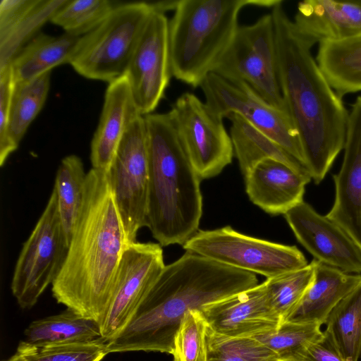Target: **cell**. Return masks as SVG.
Here are the masks:
<instances>
[{"label":"cell","instance_id":"obj_1","mask_svg":"<svg viewBox=\"0 0 361 361\" xmlns=\"http://www.w3.org/2000/svg\"><path fill=\"white\" fill-rule=\"evenodd\" d=\"M128 245L107 172L92 168L66 261L51 285L54 298L101 324L111 306Z\"/></svg>","mask_w":361,"mask_h":361},{"label":"cell","instance_id":"obj_2","mask_svg":"<svg viewBox=\"0 0 361 361\" xmlns=\"http://www.w3.org/2000/svg\"><path fill=\"white\" fill-rule=\"evenodd\" d=\"M256 274L185 251L165 265L123 329L106 343L110 353L172 354L185 314L258 285Z\"/></svg>","mask_w":361,"mask_h":361},{"label":"cell","instance_id":"obj_3","mask_svg":"<svg viewBox=\"0 0 361 361\" xmlns=\"http://www.w3.org/2000/svg\"><path fill=\"white\" fill-rule=\"evenodd\" d=\"M282 3L271 12L281 89L305 164L319 184L343 149L349 111L312 57L315 43L298 32Z\"/></svg>","mask_w":361,"mask_h":361},{"label":"cell","instance_id":"obj_4","mask_svg":"<svg viewBox=\"0 0 361 361\" xmlns=\"http://www.w3.org/2000/svg\"><path fill=\"white\" fill-rule=\"evenodd\" d=\"M148 148L147 227L162 246L183 245L199 231L201 178L169 112L144 116Z\"/></svg>","mask_w":361,"mask_h":361},{"label":"cell","instance_id":"obj_5","mask_svg":"<svg viewBox=\"0 0 361 361\" xmlns=\"http://www.w3.org/2000/svg\"><path fill=\"white\" fill-rule=\"evenodd\" d=\"M269 7V0H179L169 21L172 76L193 87L219 66L247 6Z\"/></svg>","mask_w":361,"mask_h":361},{"label":"cell","instance_id":"obj_6","mask_svg":"<svg viewBox=\"0 0 361 361\" xmlns=\"http://www.w3.org/2000/svg\"><path fill=\"white\" fill-rule=\"evenodd\" d=\"M152 13L148 2L117 4L97 27L80 37L70 64L91 80L110 82L123 76Z\"/></svg>","mask_w":361,"mask_h":361},{"label":"cell","instance_id":"obj_7","mask_svg":"<svg viewBox=\"0 0 361 361\" xmlns=\"http://www.w3.org/2000/svg\"><path fill=\"white\" fill-rule=\"evenodd\" d=\"M69 240L59 209L56 191L52 192L44 210L16 262L11 291L23 309H30L53 283L66 261Z\"/></svg>","mask_w":361,"mask_h":361},{"label":"cell","instance_id":"obj_8","mask_svg":"<svg viewBox=\"0 0 361 361\" xmlns=\"http://www.w3.org/2000/svg\"><path fill=\"white\" fill-rule=\"evenodd\" d=\"M183 247L185 251L267 279L308 264L304 255L295 246L250 237L229 226L214 230H199Z\"/></svg>","mask_w":361,"mask_h":361},{"label":"cell","instance_id":"obj_9","mask_svg":"<svg viewBox=\"0 0 361 361\" xmlns=\"http://www.w3.org/2000/svg\"><path fill=\"white\" fill-rule=\"evenodd\" d=\"M214 73L247 83L274 108L288 114L279 82L271 13L252 25L238 26Z\"/></svg>","mask_w":361,"mask_h":361},{"label":"cell","instance_id":"obj_10","mask_svg":"<svg viewBox=\"0 0 361 361\" xmlns=\"http://www.w3.org/2000/svg\"><path fill=\"white\" fill-rule=\"evenodd\" d=\"M107 174L130 245L136 242L138 231L147 227L149 160L143 116L125 133Z\"/></svg>","mask_w":361,"mask_h":361},{"label":"cell","instance_id":"obj_11","mask_svg":"<svg viewBox=\"0 0 361 361\" xmlns=\"http://www.w3.org/2000/svg\"><path fill=\"white\" fill-rule=\"evenodd\" d=\"M200 87L205 103L216 114L223 118L231 114L240 116L305 165L300 137L289 115L269 104L249 85L213 72Z\"/></svg>","mask_w":361,"mask_h":361},{"label":"cell","instance_id":"obj_12","mask_svg":"<svg viewBox=\"0 0 361 361\" xmlns=\"http://www.w3.org/2000/svg\"><path fill=\"white\" fill-rule=\"evenodd\" d=\"M178 137L201 180L219 174L234 154L223 117L192 93L182 94L169 111Z\"/></svg>","mask_w":361,"mask_h":361},{"label":"cell","instance_id":"obj_13","mask_svg":"<svg viewBox=\"0 0 361 361\" xmlns=\"http://www.w3.org/2000/svg\"><path fill=\"white\" fill-rule=\"evenodd\" d=\"M164 267L162 247L158 243L136 241L126 247L111 306L100 324L102 336L106 342L127 325Z\"/></svg>","mask_w":361,"mask_h":361},{"label":"cell","instance_id":"obj_14","mask_svg":"<svg viewBox=\"0 0 361 361\" xmlns=\"http://www.w3.org/2000/svg\"><path fill=\"white\" fill-rule=\"evenodd\" d=\"M169 21L165 14L152 13L125 74L143 116L152 114L157 107L172 76Z\"/></svg>","mask_w":361,"mask_h":361},{"label":"cell","instance_id":"obj_15","mask_svg":"<svg viewBox=\"0 0 361 361\" xmlns=\"http://www.w3.org/2000/svg\"><path fill=\"white\" fill-rule=\"evenodd\" d=\"M298 241L317 261L349 274L361 273V247L339 224L305 202L284 214Z\"/></svg>","mask_w":361,"mask_h":361},{"label":"cell","instance_id":"obj_16","mask_svg":"<svg viewBox=\"0 0 361 361\" xmlns=\"http://www.w3.org/2000/svg\"><path fill=\"white\" fill-rule=\"evenodd\" d=\"M209 328L228 337L247 338L276 331L282 324L265 281L202 307Z\"/></svg>","mask_w":361,"mask_h":361},{"label":"cell","instance_id":"obj_17","mask_svg":"<svg viewBox=\"0 0 361 361\" xmlns=\"http://www.w3.org/2000/svg\"><path fill=\"white\" fill-rule=\"evenodd\" d=\"M339 172L334 176L335 200L326 215L344 228L361 247V97L349 112Z\"/></svg>","mask_w":361,"mask_h":361},{"label":"cell","instance_id":"obj_18","mask_svg":"<svg viewBox=\"0 0 361 361\" xmlns=\"http://www.w3.org/2000/svg\"><path fill=\"white\" fill-rule=\"evenodd\" d=\"M127 77L109 82L99 121L90 146L92 169L108 171L129 126L139 116Z\"/></svg>","mask_w":361,"mask_h":361},{"label":"cell","instance_id":"obj_19","mask_svg":"<svg viewBox=\"0 0 361 361\" xmlns=\"http://www.w3.org/2000/svg\"><path fill=\"white\" fill-rule=\"evenodd\" d=\"M244 178L250 200L271 215H284L303 202L305 185L312 180L272 159L258 162Z\"/></svg>","mask_w":361,"mask_h":361},{"label":"cell","instance_id":"obj_20","mask_svg":"<svg viewBox=\"0 0 361 361\" xmlns=\"http://www.w3.org/2000/svg\"><path fill=\"white\" fill-rule=\"evenodd\" d=\"M293 24L317 42L339 41L361 34V5L355 1L305 0L298 5Z\"/></svg>","mask_w":361,"mask_h":361},{"label":"cell","instance_id":"obj_21","mask_svg":"<svg viewBox=\"0 0 361 361\" xmlns=\"http://www.w3.org/2000/svg\"><path fill=\"white\" fill-rule=\"evenodd\" d=\"M66 0H1L0 68L11 63Z\"/></svg>","mask_w":361,"mask_h":361},{"label":"cell","instance_id":"obj_22","mask_svg":"<svg viewBox=\"0 0 361 361\" xmlns=\"http://www.w3.org/2000/svg\"><path fill=\"white\" fill-rule=\"evenodd\" d=\"M360 283L361 274L346 273L317 260L312 283L285 322L322 326L336 305Z\"/></svg>","mask_w":361,"mask_h":361},{"label":"cell","instance_id":"obj_23","mask_svg":"<svg viewBox=\"0 0 361 361\" xmlns=\"http://www.w3.org/2000/svg\"><path fill=\"white\" fill-rule=\"evenodd\" d=\"M80 37L39 32L16 55L10 65L15 83L31 80L61 64L70 63Z\"/></svg>","mask_w":361,"mask_h":361},{"label":"cell","instance_id":"obj_24","mask_svg":"<svg viewBox=\"0 0 361 361\" xmlns=\"http://www.w3.org/2000/svg\"><path fill=\"white\" fill-rule=\"evenodd\" d=\"M226 118L231 122L230 136L243 176L258 162L272 159L285 164L298 173L312 178L304 164L247 120L235 114H231Z\"/></svg>","mask_w":361,"mask_h":361},{"label":"cell","instance_id":"obj_25","mask_svg":"<svg viewBox=\"0 0 361 361\" xmlns=\"http://www.w3.org/2000/svg\"><path fill=\"white\" fill-rule=\"evenodd\" d=\"M317 63L341 98L361 91V34L339 41L320 42Z\"/></svg>","mask_w":361,"mask_h":361},{"label":"cell","instance_id":"obj_26","mask_svg":"<svg viewBox=\"0 0 361 361\" xmlns=\"http://www.w3.org/2000/svg\"><path fill=\"white\" fill-rule=\"evenodd\" d=\"M23 341L37 347L85 343L102 338L100 324L66 308L60 314L33 321Z\"/></svg>","mask_w":361,"mask_h":361},{"label":"cell","instance_id":"obj_27","mask_svg":"<svg viewBox=\"0 0 361 361\" xmlns=\"http://www.w3.org/2000/svg\"><path fill=\"white\" fill-rule=\"evenodd\" d=\"M326 335L345 361H358L361 357V283L329 314Z\"/></svg>","mask_w":361,"mask_h":361},{"label":"cell","instance_id":"obj_28","mask_svg":"<svg viewBox=\"0 0 361 361\" xmlns=\"http://www.w3.org/2000/svg\"><path fill=\"white\" fill-rule=\"evenodd\" d=\"M51 73L14 85L8 126L9 140L14 151L47 100Z\"/></svg>","mask_w":361,"mask_h":361},{"label":"cell","instance_id":"obj_29","mask_svg":"<svg viewBox=\"0 0 361 361\" xmlns=\"http://www.w3.org/2000/svg\"><path fill=\"white\" fill-rule=\"evenodd\" d=\"M87 175L81 159L75 154L64 157L56 171L54 188L69 243L82 204Z\"/></svg>","mask_w":361,"mask_h":361},{"label":"cell","instance_id":"obj_30","mask_svg":"<svg viewBox=\"0 0 361 361\" xmlns=\"http://www.w3.org/2000/svg\"><path fill=\"white\" fill-rule=\"evenodd\" d=\"M317 260L306 267L264 281L271 305L282 324L294 310L313 281Z\"/></svg>","mask_w":361,"mask_h":361},{"label":"cell","instance_id":"obj_31","mask_svg":"<svg viewBox=\"0 0 361 361\" xmlns=\"http://www.w3.org/2000/svg\"><path fill=\"white\" fill-rule=\"evenodd\" d=\"M116 5L109 0H66L50 22L66 33L82 37L97 27Z\"/></svg>","mask_w":361,"mask_h":361},{"label":"cell","instance_id":"obj_32","mask_svg":"<svg viewBox=\"0 0 361 361\" xmlns=\"http://www.w3.org/2000/svg\"><path fill=\"white\" fill-rule=\"evenodd\" d=\"M207 361H278L279 355L254 337L233 338L207 326Z\"/></svg>","mask_w":361,"mask_h":361},{"label":"cell","instance_id":"obj_33","mask_svg":"<svg viewBox=\"0 0 361 361\" xmlns=\"http://www.w3.org/2000/svg\"><path fill=\"white\" fill-rule=\"evenodd\" d=\"M323 336L320 324L285 322L276 331L254 338L274 351L280 359H293Z\"/></svg>","mask_w":361,"mask_h":361},{"label":"cell","instance_id":"obj_34","mask_svg":"<svg viewBox=\"0 0 361 361\" xmlns=\"http://www.w3.org/2000/svg\"><path fill=\"white\" fill-rule=\"evenodd\" d=\"M106 343L102 338L85 343L37 347L22 341L16 353L23 361H101L109 354Z\"/></svg>","mask_w":361,"mask_h":361},{"label":"cell","instance_id":"obj_35","mask_svg":"<svg viewBox=\"0 0 361 361\" xmlns=\"http://www.w3.org/2000/svg\"><path fill=\"white\" fill-rule=\"evenodd\" d=\"M207 326L201 310L185 314L174 337L173 361H207Z\"/></svg>","mask_w":361,"mask_h":361},{"label":"cell","instance_id":"obj_36","mask_svg":"<svg viewBox=\"0 0 361 361\" xmlns=\"http://www.w3.org/2000/svg\"><path fill=\"white\" fill-rule=\"evenodd\" d=\"M14 80L11 65L0 68V165L15 152L8 136V126Z\"/></svg>","mask_w":361,"mask_h":361},{"label":"cell","instance_id":"obj_37","mask_svg":"<svg viewBox=\"0 0 361 361\" xmlns=\"http://www.w3.org/2000/svg\"><path fill=\"white\" fill-rule=\"evenodd\" d=\"M297 361H345L329 338L324 336L306 347L293 359Z\"/></svg>","mask_w":361,"mask_h":361},{"label":"cell","instance_id":"obj_38","mask_svg":"<svg viewBox=\"0 0 361 361\" xmlns=\"http://www.w3.org/2000/svg\"><path fill=\"white\" fill-rule=\"evenodd\" d=\"M178 1H159L148 2L153 12L160 13L164 14L166 11L173 10L175 11Z\"/></svg>","mask_w":361,"mask_h":361},{"label":"cell","instance_id":"obj_39","mask_svg":"<svg viewBox=\"0 0 361 361\" xmlns=\"http://www.w3.org/2000/svg\"><path fill=\"white\" fill-rule=\"evenodd\" d=\"M6 361H23L22 357L16 353L13 356H11L10 358H8Z\"/></svg>","mask_w":361,"mask_h":361},{"label":"cell","instance_id":"obj_40","mask_svg":"<svg viewBox=\"0 0 361 361\" xmlns=\"http://www.w3.org/2000/svg\"><path fill=\"white\" fill-rule=\"evenodd\" d=\"M278 361H297V360H293V359H280Z\"/></svg>","mask_w":361,"mask_h":361},{"label":"cell","instance_id":"obj_41","mask_svg":"<svg viewBox=\"0 0 361 361\" xmlns=\"http://www.w3.org/2000/svg\"><path fill=\"white\" fill-rule=\"evenodd\" d=\"M355 1L361 5V0H357V1Z\"/></svg>","mask_w":361,"mask_h":361}]
</instances>
